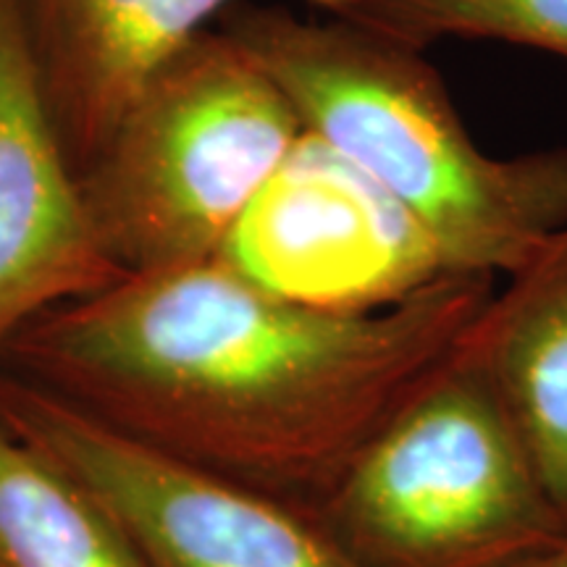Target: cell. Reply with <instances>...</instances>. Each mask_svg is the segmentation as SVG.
Listing matches in <instances>:
<instances>
[{
    "instance_id": "obj_1",
    "label": "cell",
    "mask_w": 567,
    "mask_h": 567,
    "mask_svg": "<svg viewBox=\"0 0 567 567\" xmlns=\"http://www.w3.org/2000/svg\"><path fill=\"white\" fill-rule=\"evenodd\" d=\"M496 279L446 276L368 313L310 308L226 264L124 274L21 329V375L239 484L318 502L455 350Z\"/></svg>"
},
{
    "instance_id": "obj_2",
    "label": "cell",
    "mask_w": 567,
    "mask_h": 567,
    "mask_svg": "<svg viewBox=\"0 0 567 567\" xmlns=\"http://www.w3.org/2000/svg\"><path fill=\"white\" fill-rule=\"evenodd\" d=\"M231 34L305 126L415 218L463 276L505 279L567 226V147L486 153L425 51L342 19L243 9Z\"/></svg>"
},
{
    "instance_id": "obj_3",
    "label": "cell",
    "mask_w": 567,
    "mask_h": 567,
    "mask_svg": "<svg viewBox=\"0 0 567 567\" xmlns=\"http://www.w3.org/2000/svg\"><path fill=\"white\" fill-rule=\"evenodd\" d=\"M318 505L363 567H507L567 528L513 417L457 347Z\"/></svg>"
},
{
    "instance_id": "obj_4",
    "label": "cell",
    "mask_w": 567,
    "mask_h": 567,
    "mask_svg": "<svg viewBox=\"0 0 567 567\" xmlns=\"http://www.w3.org/2000/svg\"><path fill=\"white\" fill-rule=\"evenodd\" d=\"M305 126L231 34L205 32L134 97L80 176L124 274L216 258Z\"/></svg>"
},
{
    "instance_id": "obj_5",
    "label": "cell",
    "mask_w": 567,
    "mask_h": 567,
    "mask_svg": "<svg viewBox=\"0 0 567 567\" xmlns=\"http://www.w3.org/2000/svg\"><path fill=\"white\" fill-rule=\"evenodd\" d=\"M0 417L101 502L142 567H363L289 499L140 442L27 375L0 373Z\"/></svg>"
},
{
    "instance_id": "obj_6",
    "label": "cell",
    "mask_w": 567,
    "mask_h": 567,
    "mask_svg": "<svg viewBox=\"0 0 567 567\" xmlns=\"http://www.w3.org/2000/svg\"><path fill=\"white\" fill-rule=\"evenodd\" d=\"M218 258L284 300L342 313L392 308L460 276L394 197L308 132Z\"/></svg>"
},
{
    "instance_id": "obj_7",
    "label": "cell",
    "mask_w": 567,
    "mask_h": 567,
    "mask_svg": "<svg viewBox=\"0 0 567 567\" xmlns=\"http://www.w3.org/2000/svg\"><path fill=\"white\" fill-rule=\"evenodd\" d=\"M122 276L48 105L24 0H0V352Z\"/></svg>"
},
{
    "instance_id": "obj_8",
    "label": "cell",
    "mask_w": 567,
    "mask_h": 567,
    "mask_svg": "<svg viewBox=\"0 0 567 567\" xmlns=\"http://www.w3.org/2000/svg\"><path fill=\"white\" fill-rule=\"evenodd\" d=\"M234 0H24L66 153L90 163L134 97Z\"/></svg>"
},
{
    "instance_id": "obj_9",
    "label": "cell",
    "mask_w": 567,
    "mask_h": 567,
    "mask_svg": "<svg viewBox=\"0 0 567 567\" xmlns=\"http://www.w3.org/2000/svg\"><path fill=\"white\" fill-rule=\"evenodd\" d=\"M567 520V226L492 289L460 337Z\"/></svg>"
},
{
    "instance_id": "obj_10",
    "label": "cell",
    "mask_w": 567,
    "mask_h": 567,
    "mask_svg": "<svg viewBox=\"0 0 567 567\" xmlns=\"http://www.w3.org/2000/svg\"><path fill=\"white\" fill-rule=\"evenodd\" d=\"M0 567H142L101 502L3 417Z\"/></svg>"
},
{
    "instance_id": "obj_11",
    "label": "cell",
    "mask_w": 567,
    "mask_h": 567,
    "mask_svg": "<svg viewBox=\"0 0 567 567\" xmlns=\"http://www.w3.org/2000/svg\"><path fill=\"white\" fill-rule=\"evenodd\" d=\"M326 17L365 27L402 45L505 42L567 63V0H313Z\"/></svg>"
},
{
    "instance_id": "obj_12",
    "label": "cell",
    "mask_w": 567,
    "mask_h": 567,
    "mask_svg": "<svg viewBox=\"0 0 567 567\" xmlns=\"http://www.w3.org/2000/svg\"><path fill=\"white\" fill-rule=\"evenodd\" d=\"M507 567H567V528L555 542H549L547 547L536 549L534 555L517 559V563Z\"/></svg>"
}]
</instances>
